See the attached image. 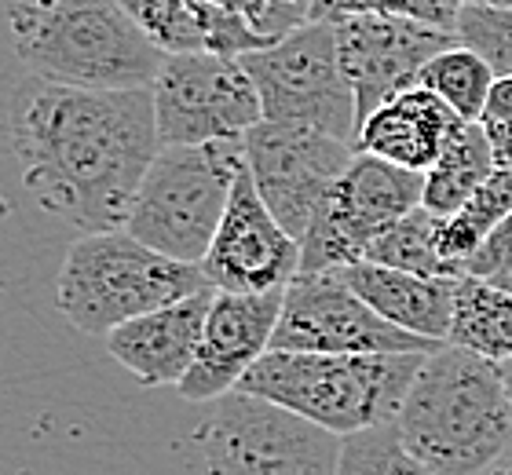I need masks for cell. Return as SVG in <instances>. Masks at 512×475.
I'll list each match as a JSON object with an SVG mask.
<instances>
[{
    "instance_id": "6da1fadb",
    "label": "cell",
    "mask_w": 512,
    "mask_h": 475,
    "mask_svg": "<svg viewBox=\"0 0 512 475\" xmlns=\"http://www.w3.org/2000/svg\"><path fill=\"white\" fill-rule=\"evenodd\" d=\"M8 128L33 201L81 234L125 227L161 150L150 88H81L30 74L11 95Z\"/></svg>"
},
{
    "instance_id": "7a4b0ae2",
    "label": "cell",
    "mask_w": 512,
    "mask_h": 475,
    "mask_svg": "<svg viewBox=\"0 0 512 475\" xmlns=\"http://www.w3.org/2000/svg\"><path fill=\"white\" fill-rule=\"evenodd\" d=\"M395 432L428 472L483 475L512 446L498 362L450 340L428 351L399 406Z\"/></svg>"
},
{
    "instance_id": "3957f363",
    "label": "cell",
    "mask_w": 512,
    "mask_h": 475,
    "mask_svg": "<svg viewBox=\"0 0 512 475\" xmlns=\"http://www.w3.org/2000/svg\"><path fill=\"white\" fill-rule=\"evenodd\" d=\"M30 74L81 88H150L165 55L118 0H0Z\"/></svg>"
},
{
    "instance_id": "277c9868",
    "label": "cell",
    "mask_w": 512,
    "mask_h": 475,
    "mask_svg": "<svg viewBox=\"0 0 512 475\" xmlns=\"http://www.w3.org/2000/svg\"><path fill=\"white\" fill-rule=\"evenodd\" d=\"M428 351H267L238 391L344 435L395 424Z\"/></svg>"
},
{
    "instance_id": "5b68a950",
    "label": "cell",
    "mask_w": 512,
    "mask_h": 475,
    "mask_svg": "<svg viewBox=\"0 0 512 475\" xmlns=\"http://www.w3.org/2000/svg\"><path fill=\"white\" fill-rule=\"evenodd\" d=\"M202 289H209V278L198 264L172 260L118 227L81 234L66 249L55 278V304L74 329L88 337H107L128 318L176 304Z\"/></svg>"
},
{
    "instance_id": "8992f818",
    "label": "cell",
    "mask_w": 512,
    "mask_h": 475,
    "mask_svg": "<svg viewBox=\"0 0 512 475\" xmlns=\"http://www.w3.org/2000/svg\"><path fill=\"white\" fill-rule=\"evenodd\" d=\"M242 169V139L165 143L132 198L125 231L172 260L202 267Z\"/></svg>"
},
{
    "instance_id": "52a82bcc",
    "label": "cell",
    "mask_w": 512,
    "mask_h": 475,
    "mask_svg": "<svg viewBox=\"0 0 512 475\" xmlns=\"http://www.w3.org/2000/svg\"><path fill=\"white\" fill-rule=\"evenodd\" d=\"M341 435L286 406L227 391L198 428L205 475H337Z\"/></svg>"
},
{
    "instance_id": "ba28073f",
    "label": "cell",
    "mask_w": 512,
    "mask_h": 475,
    "mask_svg": "<svg viewBox=\"0 0 512 475\" xmlns=\"http://www.w3.org/2000/svg\"><path fill=\"white\" fill-rule=\"evenodd\" d=\"M238 59L253 77L267 121L319 128L352 147L359 143V103L341 74L333 22H304L282 41Z\"/></svg>"
},
{
    "instance_id": "9c48e42d",
    "label": "cell",
    "mask_w": 512,
    "mask_h": 475,
    "mask_svg": "<svg viewBox=\"0 0 512 475\" xmlns=\"http://www.w3.org/2000/svg\"><path fill=\"white\" fill-rule=\"evenodd\" d=\"M425 172L403 169L392 161L355 150L352 165L333 183L322 209L315 212L308 234L300 238V271H341L366 260V249L381 238L395 220L421 205Z\"/></svg>"
},
{
    "instance_id": "30bf717a",
    "label": "cell",
    "mask_w": 512,
    "mask_h": 475,
    "mask_svg": "<svg viewBox=\"0 0 512 475\" xmlns=\"http://www.w3.org/2000/svg\"><path fill=\"white\" fill-rule=\"evenodd\" d=\"M154 121L165 143H216L242 139L264 121L253 77L238 55L176 52L165 55L154 85Z\"/></svg>"
},
{
    "instance_id": "8fae6325",
    "label": "cell",
    "mask_w": 512,
    "mask_h": 475,
    "mask_svg": "<svg viewBox=\"0 0 512 475\" xmlns=\"http://www.w3.org/2000/svg\"><path fill=\"white\" fill-rule=\"evenodd\" d=\"M256 194L293 238H304L333 183L352 165L355 147L319 128L260 121L242 136Z\"/></svg>"
},
{
    "instance_id": "7c38bea8",
    "label": "cell",
    "mask_w": 512,
    "mask_h": 475,
    "mask_svg": "<svg viewBox=\"0 0 512 475\" xmlns=\"http://www.w3.org/2000/svg\"><path fill=\"white\" fill-rule=\"evenodd\" d=\"M447 340H428L381 318L341 271L297 275L282 293L271 351H436Z\"/></svg>"
},
{
    "instance_id": "4fadbf2b",
    "label": "cell",
    "mask_w": 512,
    "mask_h": 475,
    "mask_svg": "<svg viewBox=\"0 0 512 475\" xmlns=\"http://www.w3.org/2000/svg\"><path fill=\"white\" fill-rule=\"evenodd\" d=\"M341 74L359 103V125L392 95L417 85L421 66L443 48L458 44L454 30L399 15H352L333 22Z\"/></svg>"
},
{
    "instance_id": "5bb4252c",
    "label": "cell",
    "mask_w": 512,
    "mask_h": 475,
    "mask_svg": "<svg viewBox=\"0 0 512 475\" xmlns=\"http://www.w3.org/2000/svg\"><path fill=\"white\" fill-rule=\"evenodd\" d=\"M202 271L220 293H271L297 278L300 242L256 194L249 169L238 172Z\"/></svg>"
},
{
    "instance_id": "9a60e30c",
    "label": "cell",
    "mask_w": 512,
    "mask_h": 475,
    "mask_svg": "<svg viewBox=\"0 0 512 475\" xmlns=\"http://www.w3.org/2000/svg\"><path fill=\"white\" fill-rule=\"evenodd\" d=\"M282 293H213L205 315L202 344L191 370L176 384L180 399L213 402L238 388V380L253 370V362L271 351V337L282 311Z\"/></svg>"
},
{
    "instance_id": "2e32d148",
    "label": "cell",
    "mask_w": 512,
    "mask_h": 475,
    "mask_svg": "<svg viewBox=\"0 0 512 475\" xmlns=\"http://www.w3.org/2000/svg\"><path fill=\"white\" fill-rule=\"evenodd\" d=\"M213 293L216 289L209 285V289L183 296L176 304L154 307L147 315L128 318L103 337L107 351L147 388L180 384L183 373L191 370L194 355H198V344H202Z\"/></svg>"
},
{
    "instance_id": "e0dca14e",
    "label": "cell",
    "mask_w": 512,
    "mask_h": 475,
    "mask_svg": "<svg viewBox=\"0 0 512 475\" xmlns=\"http://www.w3.org/2000/svg\"><path fill=\"white\" fill-rule=\"evenodd\" d=\"M465 117L454 114L436 92L425 85H414L406 92L392 95L374 114L359 125V143L355 147L366 154L403 165V169L428 172L450 143V136L461 128Z\"/></svg>"
},
{
    "instance_id": "ac0fdd59",
    "label": "cell",
    "mask_w": 512,
    "mask_h": 475,
    "mask_svg": "<svg viewBox=\"0 0 512 475\" xmlns=\"http://www.w3.org/2000/svg\"><path fill=\"white\" fill-rule=\"evenodd\" d=\"M341 275L392 326L428 340L450 337L458 275H410V271L374 264V260H359V264L341 267Z\"/></svg>"
},
{
    "instance_id": "d6986e66",
    "label": "cell",
    "mask_w": 512,
    "mask_h": 475,
    "mask_svg": "<svg viewBox=\"0 0 512 475\" xmlns=\"http://www.w3.org/2000/svg\"><path fill=\"white\" fill-rule=\"evenodd\" d=\"M494 169L498 165H494V150L483 121H461V128L450 136L436 165L425 172L421 205L436 216H454Z\"/></svg>"
},
{
    "instance_id": "ffe728a7",
    "label": "cell",
    "mask_w": 512,
    "mask_h": 475,
    "mask_svg": "<svg viewBox=\"0 0 512 475\" xmlns=\"http://www.w3.org/2000/svg\"><path fill=\"white\" fill-rule=\"evenodd\" d=\"M447 340L491 362L512 359V293L491 285L487 278L458 275L454 322Z\"/></svg>"
},
{
    "instance_id": "44dd1931",
    "label": "cell",
    "mask_w": 512,
    "mask_h": 475,
    "mask_svg": "<svg viewBox=\"0 0 512 475\" xmlns=\"http://www.w3.org/2000/svg\"><path fill=\"white\" fill-rule=\"evenodd\" d=\"M509 212H512V165H498L454 216L439 220V256L447 260L454 275H465V264L472 260V253L487 242V234Z\"/></svg>"
},
{
    "instance_id": "7402d4cb",
    "label": "cell",
    "mask_w": 512,
    "mask_h": 475,
    "mask_svg": "<svg viewBox=\"0 0 512 475\" xmlns=\"http://www.w3.org/2000/svg\"><path fill=\"white\" fill-rule=\"evenodd\" d=\"M494 81H498L494 66L476 48H469V44L461 41L443 48L439 55H432L421 66V74H417V85L436 92L465 121H483V110H487Z\"/></svg>"
},
{
    "instance_id": "603a6c76",
    "label": "cell",
    "mask_w": 512,
    "mask_h": 475,
    "mask_svg": "<svg viewBox=\"0 0 512 475\" xmlns=\"http://www.w3.org/2000/svg\"><path fill=\"white\" fill-rule=\"evenodd\" d=\"M439 220L436 212H428L425 205H417L395 220L388 231L377 238L370 249H366V260L384 267H399V271H410V275H454L450 264L439 256Z\"/></svg>"
},
{
    "instance_id": "cb8c5ba5",
    "label": "cell",
    "mask_w": 512,
    "mask_h": 475,
    "mask_svg": "<svg viewBox=\"0 0 512 475\" xmlns=\"http://www.w3.org/2000/svg\"><path fill=\"white\" fill-rule=\"evenodd\" d=\"M337 475H436L403 446L395 424L344 435Z\"/></svg>"
},
{
    "instance_id": "d4e9b609",
    "label": "cell",
    "mask_w": 512,
    "mask_h": 475,
    "mask_svg": "<svg viewBox=\"0 0 512 475\" xmlns=\"http://www.w3.org/2000/svg\"><path fill=\"white\" fill-rule=\"evenodd\" d=\"M118 4L161 52H209L202 22L187 0H118Z\"/></svg>"
},
{
    "instance_id": "484cf974",
    "label": "cell",
    "mask_w": 512,
    "mask_h": 475,
    "mask_svg": "<svg viewBox=\"0 0 512 475\" xmlns=\"http://www.w3.org/2000/svg\"><path fill=\"white\" fill-rule=\"evenodd\" d=\"M465 0H311L308 22H341L352 15H399L439 30H454Z\"/></svg>"
},
{
    "instance_id": "4316f807",
    "label": "cell",
    "mask_w": 512,
    "mask_h": 475,
    "mask_svg": "<svg viewBox=\"0 0 512 475\" xmlns=\"http://www.w3.org/2000/svg\"><path fill=\"white\" fill-rule=\"evenodd\" d=\"M461 44H469L494 66V74H512V8H487L465 0L454 22Z\"/></svg>"
},
{
    "instance_id": "83f0119b",
    "label": "cell",
    "mask_w": 512,
    "mask_h": 475,
    "mask_svg": "<svg viewBox=\"0 0 512 475\" xmlns=\"http://www.w3.org/2000/svg\"><path fill=\"white\" fill-rule=\"evenodd\" d=\"M205 4L242 15L271 44L308 22V4H300V0H205Z\"/></svg>"
},
{
    "instance_id": "f1b7e54d",
    "label": "cell",
    "mask_w": 512,
    "mask_h": 475,
    "mask_svg": "<svg viewBox=\"0 0 512 475\" xmlns=\"http://www.w3.org/2000/svg\"><path fill=\"white\" fill-rule=\"evenodd\" d=\"M505 267H512V212L487 234V242L472 253V260L465 264V275L494 278L498 271H505Z\"/></svg>"
},
{
    "instance_id": "f546056e",
    "label": "cell",
    "mask_w": 512,
    "mask_h": 475,
    "mask_svg": "<svg viewBox=\"0 0 512 475\" xmlns=\"http://www.w3.org/2000/svg\"><path fill=\"white\" fill-rule=\"evenodd\" d=\"M487 139L494 150V165H512V117H491L483 121Z\"/></svg>"
},
{
    "instance_id": "4dcf8cb0",
    "label": "cell",
    "mask_w": 512,
    "mask_h": 475,
    "mask_svg": "<svg viewBox=\"0 0 512 475\" xmlns=\"http://www.w3.org/2000/svg\"><path fill=\"white\" fill-rule=\"evenodd\" d=\"M491 117H512V74L498 77L491 88V99H487V110H483V121Z\"/></svg>"
},
{
    "instance_id": "1f68e13d",
    "label": "cell",
    "mask_w": 512,
    "mask_h": 475,
    "mask_svg": "<svg viewBox=\"0 0 512 475\" xmlns=\"http://www.w3.org/2000/svg\"><path fill=\"white\" fill-rule=\"evenodd\" d=\"M483 475H512V446H509V450H505V454L498 457V461H494V465L487 468Z\"/></svg>"
},
{
    "instance_id": "d6a6232c",
    "label": "cell",
    "mask_w": 512,
    "mask_h": 475,
    "mask_svg": "<svg viewBox=\"0 0 512 475\" xmlns=\"http://www.w3.org/2000/svg\"><path fill=\"white\" fill-rule=\"evenodd\" d=\"M498 373H502V388H505V399H509V410H512V359L498 362Z\"/></svg>"
},
{
    "instance_id": "836d02e7",
    "label": "cell",
    "mask_w": 512,
    "mask_h": 475,
    "mask_svg": "<svg viewBox=\"0 0 512 475\" xmlns=\"http://www.w3.org/2000/svg\"><path fill=\"white\" fill-rule=\"evenodd\" d=\"M491 285H498V289H505V293H512V267H505V271H498L494 278H487Z\"/></svg>"
},
{
    "instance_id": "e575fe53",
    "label": "cell",
    "mask_w": 512,
    "mask_h": 475,
    "mask_svg": "<svg viewBox=\"0 0 512 475\" xmlns=\"http://www.w3.org/2000/svg\"><path fill=\"white\" fill-rule=\"evenodd\" d=\"M472 4H487V8H512V0H472Z\"/></svg>"
},
{
    "instance_id": "d590c367",
    "label": "cell",
    "mask_w": 512,
    "mask_h": 475,
    "mask_svg": "<svg viewBox=\"0 0 512 475\" xmlns=\"http://www.w3.org/2000/svg\"><path fill=\"white\" fill-rule=\"evenodd\" d=\"M300 4H308V11H311V0H300Z\"/></svg>"
}]
</instances>
